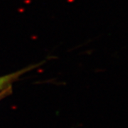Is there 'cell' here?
I'll return each mask as SVG.
<instances>
[{"instance_id": "obj_1", "label": "cell", "mask_w": 128, "mask_h": 128, "mask_svg": "<svg viewBox=\"0 0 128 128\" xmlns=\"http://www.w3.org/2000/svg\"><path fill=\"white\" fill-rule=\"evenodd\" d=\"M38 66H39V64L32 66H29V67L22 69L21 70L16 71L15 73H11L9 75L0 77V90L10 88L11 86H12V83L14 81H16L20 76H22L24 73H27L28 71H29L31 70L36 68Z\"/></svg>"}, {"instance_id": "obj_2", "label": "cell", "mask_w": 128, "mask_h": 128, "mask_svg": "<svg viewBox=\"0 0 128 128\" xmlns=\"http://www.w3.org/2000/svg\"><path fill=\"white\" fill-rule=\"evenodd\" d=\"M10 89H11V88H7V89H4V90H0V100L4 98V97H6L7 94H9V92L8 90H10Z\"/></svg>"}]
</instances>
